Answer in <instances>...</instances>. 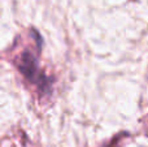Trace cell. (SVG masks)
Wrapping results in <instances>:
<instances>
[{
	"mask_svg": "<svg viewBox=\"0 0 148 147\" xmlns=\"http://www.w3.org/2000/svg\"><path fill=\"white\" fill-rule=\"evenodd\" d=\"M18 69H20V72L23 74V77H26L30 82L38 85L43 93L51 90L49 80L39 72L38 59H36L31 52L25 51L21 55L20 61H18Z\"/></svg>",
	"mask_w": 148,
	"mask_h": 147,
	"instance_id": "1",
	"label": "cell"
},
{
	"mask_svg": "<svg viewBox=\"0 0 148 147\" xmlns=\"http://www.w3.org/2000/svg\"><path fill=\"white\" fill-rule=\"evenodd\" d=\"M123 138V134H121V135H118V137H116L112 141V142L109 143L107 147H120V141Z\"/></svg>",
	"mask_w": 148,
	"mask_h": 147,
	"instance_id": "2",
	"label": "cell"
}]
</instances>
